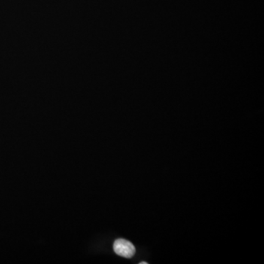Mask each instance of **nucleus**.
Returning a JSON list of instances; mask_svg holds the SVG:
<instances>
[{
    "label": "nucleus",
    "instance_id": "f257e3e1",
    "mask_svg": "<svg viewBox=\"0 0 264 264\" xmlns=\"http://www.w3.org/2000/svg\"><path fill=\"white\" fill-rule=\"evenodd\" d=\"M113 250L117 256L126 259H131L135 254V247L132 242L123 239L118 238L113 244Z\"/></svg>",
    "mask_w": 264,
    "mask_h": 264
},
{
    "label": "nucleus",
    "instance_id": "f03ea898",
    "mask_svg": "<svg viewBox=\"0 0 264 264\" xmlns=\"http://www.w3.org/2000/svg\"><path fill=\"white\" fill-rule=\"evenodd\" d=\"M147 262H140V264H147Z\"/></svg>",
    "mask_w": 264,
    "mask_h": 264
}]
</instances>
